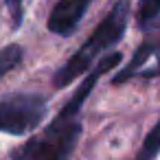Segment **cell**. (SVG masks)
<instances>
[{"label": "cell", "mask_w": 160, "mask_h": 160, "mask_svg": "<svg viewBox=\"0 0 160 160\" xmlns=\"http://www.w3.org/2000/svg\"><path fill=\"white\" fill-rule=\"evenodd\" d=\"M158 18H160V0H140L138 13H136L138 24L145 29V27H149L151 22H156Z\"/></svg>", "instance_id": "8"}, {"label": "cell", "mask_w": 160, "mask_h": 160, "mask_svg": "<svg viewBox=\"0 0 160 160\" xmlns=\"http://www.w3.org/2000/svg\"><path fill=\"white\" fill-rule=\"evenodd\" d=\"M121 53H112L99 62L90 75L83 79V83L75 90V94L68 99V103L62 108V112L51 121L46 129L35 134L31 140H27L18 151H13V160H68L77 138L81 134V105L97 86L99 77L108 70H112L116 64H121Z\"/></svg>", "instance_id": "1"}, {"label": "cell", "mask_w": 160, "mask_h": 160, "mask_svg": "<svg viewBox=\"0 0 160 160\" xmlns=\"http://www.w3.org/2000/svg\"><path fill=\"white\" fill-rule=\"evenodd\" d=\"M46 116V99L40 94H11L0 99V132L24 134Z\"/></svg>", "instance_id": "3"}, {"label": "cell", "mask_w": 160, "mask_h": 160, "mask_svg": "<svg viewBox=\"0 0 160 160\" xmlns=\"http://www.w3.org/2000/svg\"><path fill=\"white\" fill-rule=\"evenodd\" d=\"M5 2H7V7H9L13 27H20L22 16H24V2H27V0H5Z\"/></svg>", "instance_id": "9"}, {"label": "cell", "mask_w": 160, "mask_h": 160, "mask_svg": "<svg viewBox=\"0 0 160 160\" xmlns=\"http://www.w3.org/2000/svg\"><path fill=\"white\" fill-rule=\"evenodd\" d=\"M127 20H129V2L118 0L110 9V13L97 24V29L88 38V42L55 72V79H53L55 88H66L70 81H75L86 70H90V66L97 62V57L103 51H108L116 42H121V38L125 35V29H127Z\"/></svg>", "instance_id": "2"}, {"label": "cell", "mask_w": 160, "mask_h": 160, "mask_svg": "<svg viewBox=\"0 0 160 160\" xmlns=\"http://www.w3.org/2000/svg\"><path fill=\"white\" fill-rule=\"evenodd\" d=\"M90 2L92 0H57V5L48 16V31L62 38L70 35L79 27Z\"/></svg>", "instance_id": "5"}, {"label": "cell", "mask_w": 160, "mask_h": 160, "mask_svg": "<svg viewBox=\"0 0 160 160\" xmlns=\"http://www.w3.org/2000/svg\"><path fill=\"white\" fill-rule=\"evenodd\" d=\"M158 151H160V123H156V127L147 134L136 160H153L158 156Z\"/></svg>", "instance_id": "7"}, {"label": "cell", "mask_w": 160, "mask_h": 160, "mask_svg": "<svg viewBox=\"0 0 160 160\" xmlns=\"http://www.w3.org/2000/svg\"><path fill=\"white\" fill-rule=\"evenodd\" d=\"M160 77V20L145 27V38L127 66L112 79L114 86L125 83L129 79H151Z\"/></svg>", "instance_id": "4"}, {"label": "cell", "mask_w": 160, "mask_h": 160, "mask_svg": "<svg viewBox=\"0 0 160 160\" xmlns=\"http://www.w3.org/2000/svg\"><path fill=\"white\" fill-rule=\"evenodd\" d=\"M20 62H22V46H18V44L5 46L0 51V77H5L16 66H20Z\"/></svg>", "instance_id": "6"}]
</instances>
